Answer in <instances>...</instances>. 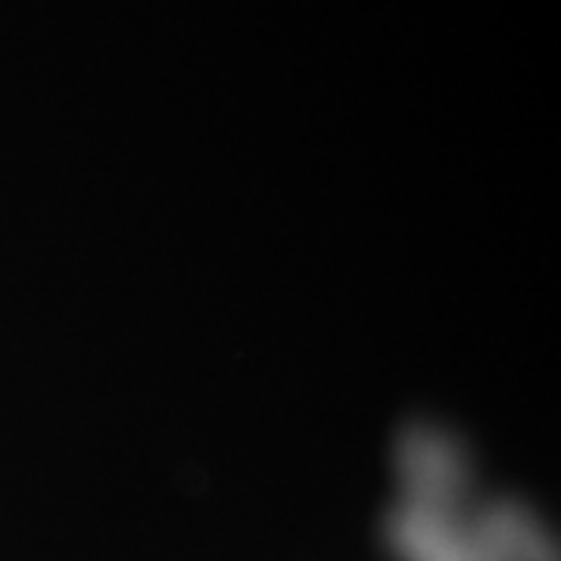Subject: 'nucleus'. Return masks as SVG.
<instances>
[{"label":"nucleus","instance_id":"obj_1","mask_svg":"<svg viewBox=\"0 0 561 561\" xmlns=\"http://www.w3.org/2000/svg\"><path fill=\"white\" fill-rule=\"evenodd\" d=\"M400 474L412 502L446 508L449 500L459 493L461 478V453L456 443L440 431L415 427L400 440Z\"/></svg>","mask_w":561,"mask_h":561},{"label":"nucleus","instance_id":"obj_2","mask_svg":"<svg viewBox=\"0 0 561 561\" xmlns=\"http://www.w3.org/2000/svg\"><path fill=\"white\" fill-rule=\"evenodd\" d=\"M393 546L405 561H483L478 542L461 537L446 508L409 502L390 524Z\"/></svg>","mask_w":561,"mask_h":561},{"label":"nucleus","instance_id":"obj_3","mask_svg":"<svg viewBox=\"0 0 561 561\" xmlns=\"http://www.w3.org/2000/svg\"><path fill=\"white\" fill-rule=\"evenodd\" d=\"M471 540L478 542L483 561H534L540 552V540L518 508H493Z\"/></svg>","mask_w":561,"mask_h":561}]
</instances>
